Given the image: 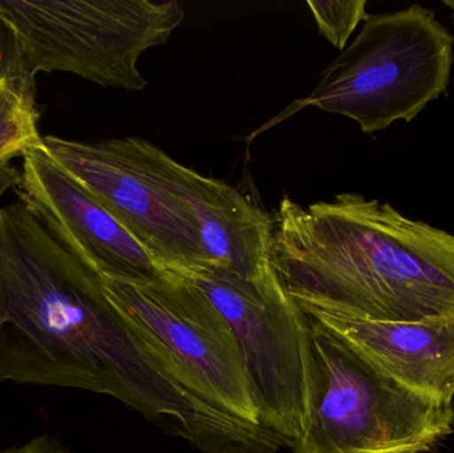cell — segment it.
<instances>
[{"instance_id":"4","label":"cell","mask_w":454,"mask_h":453,"mask_svg":"<svg viewBox=\"0 0 454 453\" xmlns=\"http://www.w3.org/2000/svg\"><path fill=\"white\" fill-rule=\"evenodd\" d=\"M309 319L307 422L291 451L426 453L452 435L453 403L408 390Z\"/></svg>"},{"instance_id":"15","label":"cell","mask_w":454,"mask_h":453,"mask_svg":"<svg viewBox=\"0 0 454 453\" xmlns=\"http://www.w3.org/2000/svg\"><path fill=\"white\" fill-rule=\"evenodd\" d=\"M0 453H74L64 446L60 441L55 436L40 435L37 438L31 439L27 443L20 444V446L8 447V449H2Z\"/></svg>"},{"instance_id":"1","label":"cell","mask_w":454,"mask_h":453,"mask_svg":"<svg viewBox=\"0 0 454 453\" xmlns=\"http://www.w3.org/2000/svg\"><path fill=\"white\" fill-rule=\"evenodd\" d=\"M0 383L108 395L202 453H270L272 436L200 401L20 201L0 207Z\"/></svg>"},{"instance_id":"13","label":"cell","mask_w":454,"mask_h":453,"mask_svg":"<svg viewBox=\"0 0 454 453\" xmlns=\"http://www.w3.org/2000/svg\"><path fill=\"white\" fill-rule=\"evenodd\" d=\"M320 34L343 51L367 13V0H309L307 2Z\"/></svg>"},{"instance_id":"7","label":"cell","mask_w":454,"mask_h":453,"mask_svg":"<svg viewBox=\"0 0 454 453\" xmlns=\"http://www.w3.org/2000/svg\"><path fill=\"white\" fill-rule=\"evenodd\" d=\"M173 276L199 287L223 316L239 346L261 425L293 449L307 422L309 319L274 266L254 279L212 265Z\"/></svg>"},{"instance_id":"12","label":"cell","mask_w":454,"mask_h":453,"mask_svg":"<svg viewBox=\"0 0 454 453\" xmlns=\"http://www.w3.org/2000/svg\"><path fill=\"white\" fill-rule=\"evenodd\" d=\"M35 92L10 82L0 92V164L44 148Z\"/></svg>"},{"instance_id":"11","label":"cell","mask_w":454,"mask_h":453,"mask_svg":"<svg viewBox=\"0 0 454 453\" xmlns=\"http://www.w3.org/2000/svg\"><path fill=\"white\" fill-rule=\"evenodd\" d=\"M185 196L209 265L254 279L272 268V218L225 181L185 167Z\"/></svg>"},{"instance_id":"8","label":"cell","mask_w":454,"mask_h":453,"mask_svg":"<svg viewBox=\"0 0 454 453\" xmlns=\"http://www.w3.org/2000/svg\"><path fill=\"white\" fill-rule=\"evenodd\" d=\"M103 281L130 329L189 393L237 419L262 426L237 340L199 287L170 273L144 285Z\"/></svg>"},{"instance_id":"17","label":"cell","mask_w":454,"mask_h":453,"mask_svg":"<svg viewBox=\"0 0 454 453\" xmlns=\"http://www.w3.org/2000/svg\"><path fill=\"white\" fill-rule=\"evenodd\" d=\"M10 80L7 79V77L3 76V74H0V92H3V90H5V87H7L8 84H10Z\"/></svg>"},{"instance_id":"2","label":"cell","mask_w":454,"mask_h":453,"mask_svg":"<svg viewBox=\"0 0 454 453\" xmlns=\"http://www.w3.org/2000/svg\"><path fill=\"white\" fill-rule=\"evenodd\" d=\"M271 262L301 310L378 322L454 314V234L391 204L340 193L309 207L285 196Z\"/></svg>"},{"instance_id":"6","label":"cell","mask_w":454,"mask_h":453,"mask_svg":"<svg viewBox=\"0 0 454 453\" xmlns=\"http://www.w3.org/2000/svg\"><path fill=\"white\" fill-rule=\"evenodd\" d=\"M44 149L170 274L209 265L185 196V167L138 137L76 141L43 136Z\"/></svg>"},{"instance_id":"3","label":"cell","mask_w":454,"mask_h":453,"mask_svg":"<svg viewBox=\"0 0 454 453\" xmlns=\"http://www.w3.org/2000/svg\"><path fill=\"white\" fill-rule=\"evenodd\" d=\"M454 36L436 13L420 4L370 15L359 35L320 74L315 90L283 109L250 136L314 106L348 117L364 133L411 122L447 93Z\"/></svg>"},{"instance_id":"18","label":"cell","mask_w":454,"mask_h":453,"mask_svg":"<svg viewBox=\"0 0 454 453\" xmlns=\"http://www.w3.org/2000/svg\"><path fill=\"white\" fill-rule=\"evenodd\" d=\"M442 4L447 5L452 11V18L454 21V0H442Z\"/></svg>"},{"instance_id":"5","label":"cell","mask_w":454,"mask_h":453,"mask_svg":"<svg viewBox=\"0 0 454 453\" xmlns=\"http://www.w3.org/2000/svg\"><path fill=\"white\" fill-rule=\"evenodd\" d=\"M186 13L176 0H0L24 74H76L101 87L143 90L138 59L167 44Z\"/></svg>"},{"instance_id":"16","label":"cell","mask_w":454,"mask_h":453,"mask_svg":"<svg viewBox=\"0 0 454 453\" xmlns=\"http://www.w3.org/2000/svg\"><path fill=\"white\" fill-rule=\"evenodd\" d=\"M20 172L16 170L10 162L0 164V199L10 189L16 188Z\"/></svg>"},{"instance_id":"10","label":"cell","mask_w":454,"mask_h":453,"mask_svg":"<svg viewBox=\"0 0 454 453\" xmlns=\"http://www.w3.org/2000/svg\"><path fill=\"white\" fill-rule=\"evenodd\" d=\"M303 311L408 390L453 403L454 314L419 322H378Z\"/></svg>"},{"instance_id":"9","label":"cell","mask_w":454,"mask_h":453,"mask_svg":"<svg viewBox=\"0 0 454 453\" xmlns=\"http://www.w3.org/2000/svg\"><path fill=\"white\" fill-rule=\"evenodd\" d=\"M16 191L50 233L101 278L144 285L167 273L44 148L23 157Z\"/></svg>"},{"instance_id":"14","label":"cell","mask_w":454,"mask_h":453,"mask_svg":"<svg viewBox=\"0 0 454 453\" xmlns=\"http://www.w3.org/2000/svg\"><path fill=\"white\" fill-rule=\"evenodd\" d=\"M0 74L10 82L35 92V85L27 80L21 66L20 56L10 29L0 21Z\"/></svg>"}]
</instances>
